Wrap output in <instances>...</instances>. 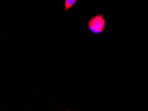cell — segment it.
Segmentation results:
<instances>
[{
	"instance_id": "obj_1",
	"label": "cell",
	"mask_w": 148,
	"mask_h": 111,
	"mask_svg": "<svg viewBox=\"0 0 148 111\" xmlns=\"http://www.w3.org/2000/svg\"><path fill=\"white\" fill-rule=\"evenodd\" d=\"M87 26L93 33L99 34L102 33L106 27V20L104 15L98 14L91 17L87 23Z\"/></svg>"
},
{
	"instance_id": "obj_2",
	"label": "cell",
	"mask_w": 148,
	"mask_h": 111,
	"mask_svg": "<svg viewBox=\"0 0 148 111\" xmlns=\"http://www.w3.org/2000/svg\"><path fill=\"white\" fill-rule=\"evenodd\" d=\"M77 0H65L64 11L65 12H68L73 7L75 4Z\"/></svg>"
}]
</instances>
